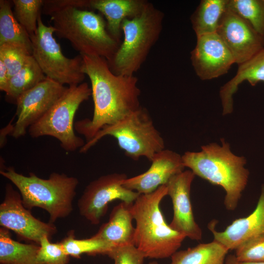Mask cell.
Segmentation results:
<instances>
[{
    "label": "cell",
    "instance_id": "1",
    "mask_svg": "<svg viewBox=\"0 0 264 264\" xmlns=\"http://www.w3.org/2000/svg\"><path fill=\"white\" fill-rule=\"evenodd\" d=\"M81 56L82 71L91 83L94 111L91 119L77 121L74 129L84 136L87 142L104 126L116 123L139 108L141 91L134 75H116L105 58Z\"/></svg>",
    "mask_w": 264,
    "mask_h": 264
},
{
    "label": "cell",
    "instance_id": "2",
    "mask_svg": "<svg viewBox=\"0 0 264 264\" xmlns=\"http://www.w3.org/2000/svg\"><path fill=\"white\" fill-rule=\"evenodd\" d=\"M201 147L198 152H186L182 158L185 167L210 183L221 186L225 192L224 204L234 210L248 181L249 172L244 167L246 159L233 154L229 144L221 139Z\"/></svg>",
    "mask_w": 264,
    "mask_h": 264
},
{
    "label": "cell",
    "instance_id": "3",
    "mask_svg": "<svg viewBox=\"0 0 264 264\" xmlns=\"http://www.w3.org/2000/svg\"><path fill=\"white\" fill-rule=\"evenodd\" d=\"M168 195L166 185L153 192L140 194L132 205L136 222L134 245L145 258L171 257L186 237L168 225L160 209V203Z\"/></svg>",
    "mask_w": 264,
    "mask_h": 264
},
{
    "label": "cell",
    "instance_id": "4",
    "mask_svg": "<svg viewBox=\"0 0 264 264\" xmlns=\"http://www.w3.org/2000/svg\"><path fill=\"white\" fill-rule=\"evenodd\" d=\"M0 174L18 189L22 203L30 210L42 208L49 215V222L68 216L73 211V200L79 183L77 178L53 172L44 179L30 173L26 176L13 167L0 169Z\"/></svg>",
    "mask_w": 264,
    "mask_h": 264
},
{
    "label": "cell",
    "instance_id": "5",
    "mask_svg": "<svg viewBox=\"0 0 264 264\" xmlns=\"http://www.w3.org/2000/svg\"><path fill=\"white\" fill-rule=\"evenodd\" d=\"M50 16L54 33L67 40L81 55L99 56L109 60L121 43L109 33L107 22L100 13L70 6Z\"/></svg>",
    "mask_w": 264,
    "mask_h": 264
},
{
    "label": "cell",
    "instance_id": "6",
    "mask_svg": "<svg viewBox=\"0 0 264 264\" xmlns=\"http://www.w3.org/2000/svg\"><path fill=\"white\" fill-rule=\"evenodd\" d=\"M164 14L150 2L142 13L121 23L124 39L114 55L107 60L116 75H133L145 61L159 38Z\"/></svg>",
    "mask_w": 264,
    "mask_h": 264
},
{
    "label": "cell",
    "instance_id": "7",
    "mask_svg": "<svg viewBox=\"0 0 264 264\" xmlns=\"http://www.w3.org/2000/svg\"><path fill=\"white\" fill-rule=\"evenodd\" d=\"M107 135L114 137L126 155L134 160L145 157L151 161L165 148L164 140L148 110L142 106L116 123L104 126L91 140L85 143L80 153H86Z\"/></svg>",
    "mask_w": 264,
    "mask_h": 264
},
{
    "label": "cell",
    "instance_id": "8",
    "mask_svg": "<svg viewBox=\"0 0 264 264\" xmlns=\"http://www.w3.org/2000/svg\"><path fill=\"white\" fill-rule=\"evenodd\" d=\"M90 96L91 89L86 82L69 86L51 109L29 128V135L33 138L53 137L67 152L80 150L85 143L75 133L74 118L81 104Z\"/></svg>",
    "mask_w": 264,
    "mask_h": 264
},
{
    "label": "cell",
    "instance_id": "9",
    "mask_svg": "<svg viewBox=\"0 0 264 264\" xmlns=\"http://www.w3.org/2000/svg\"><path fill=\"white\" fill-rule=\"evenodd\" d=\"M54 28L44 24L40 15L36 33L30 36L32 55L45 76L63 85H78L86 76L82 71L83 58L80 54L68 58L63 53L53 36Z\"/></svg>",
    "mask_w": 264,
    "mask_h": 264
},
{
    "label": "cell",
    "instance_id": "10",
    "mask_svg": "<svg viewBox=\"0 0 264 264\" xmlns=\"http://www.w3.org/2000/svg\"><path fill=\"white\" fill-rule=\"evenodd\" d=\"M124 173L103 175L91 181L78 201L80 215L91 224L100 223L106 215L110 203L114 200L132 203L140 195L123 185L127 178Z\"/></svg>",
    "mask_w": 264,
    "mask_h": 264
},
{
    "label": "cell",
    "instance_id": "11",
    "mask_svg": "<svg viewBox=\"0 0 264 264\" xmlns=\"http://www.w3.org/2000/svg\"><path fill=\"white\" fill-rule=\"evenodd\" d=\"M0 225L39 245L44 236L51 238L57 231L53 223L43 222L32 215L23 205L20 192L10 183L5 185L4 199L0 204Z\"/></svg>",
    "mask_w": 264,
    "mask_h": 264
},
{
    "label": "cell",
    "instance_id": "12",
    "mask_svg": "<svg viewBox=\"0 0 264 264\" xmlns=\"http://www.w3.org/2000/svg\"><path fill=\"white\" fill-rule=\"evenodd\" d=\"M67 87L51 79H46L21 95L18 98L11 135L24 136L29 128L40 119L62 96Z\"/></svg>",
    "mask_w": 264,
    "mask_h": 264
},
{
    "label": "cell",
    "instance_id": "13",
    "mask_svg": "<svg viewBox=\"0 0 264 264\" xmlns=\"http://www.w3.org/2000/svg\"><path fill=\"white\" fill-rule=\"evenodd\" d=\"M217 33L238 65L264 48V37L258 33L247 21L228 7Z\"/></svg>",
    "mask_w": 264,
    "mask_h": 264
},
{
    "label": "cell",
    "instance_id": "14",
    "mask_svg": "<svg viewBox=\"0 0 264 264\" xmlns=\"http://www.w3.org/2000/svg\"><path fill=\"white\" fill-rule=\"evenodd\" d=\"M197 38L196 45L191 52V60L197 76L202 80H209L227 73L235 60L218 33Z\"/></svg>",
    "mask_w": 264,
    "mask_h": 264
},
{
    "label": "cell",
    "instance_id": "15",
    "mask_svg": "<svg viewBox=\"0 0 264 264\" xmlns=\"http://www.w3.org/2000/svg\"><path fill=\"white\" fill-rule=\"evenodd\" d=\"M195 176L191 170L183 171L173 176L166 185L173 207V217L169 225L186 238L199 241L202 231L195 221L190 198Z\"/></svg>",
    "mask_w": 264,
    "mask_h": 264
},
{
    "label": "cell",
    "instance_id": "16",
    "mask_svg": "<svg viewBox=\"0 0 264 264\" xmlns=\"http://www.w3.org/2000/svg\"><path fill=\"white\" fill-rule=\"evenodd\" d=\"M151 162L148 170L126 178L123 185L139 194H150L166 185L173 176L183 171L185 168L182 156L169 150L164 149L156 153Z\"/></svg>",
    "mask_w": 264,
    "mask_h": 264
},
{
    "label": "cell",
    "instance_id": "17",
    "mask_svg": "<svg viewBox=\"0 0 264 264\" xmlns=\"http://www.w3.org/2000/svg\"><path fill=\"white\" fill-rule=\"evenodd\" d=\"M215 225V221L208 225L214 240L229 251L236 250L247 242L264 237V185L262 186L256 208L251 214L234 220L222 231H218Z\"/></svg>",
    "mask_w": 264,
    "mask_h": 264
},
{
    "label": "cell",
    "instance_id": "18",
    "mask_svg": "<svg viewBox=\"0 0 264 264\" xmlns=\"http://www.w3.org/2000/svg\"><path fill=\"white\" fill-rule=\"evenodd\" d=\"M132 204L122 201L114 206L109 220L92 237L110 243L114 247L134 245Z\"/></svg>",
    "mask_w": 264,
    "mask_h": 264
},
{
    "label": "cell",
    "instance_id": "19",
    "mask_svg": "<svg viewBox=\"0 0 264 264\" xmlns=\"http://www.w3.org/2000/svg\"><path fill=\"white\" fill-rule=\"evenodd\" d=\"M148 2L145 0H89L90 9L97 10L104 16L107 30L120 42L123 21L140 15Z\"/></svg>",
    "mask_w": 264,
    "mask_h": 264
},
{
    "label": "cell",
    "instance_id": "20",
    "mask_svg": "<svg viewBox=\"0 0 264 264\" xmlns=\"http://www.w3.org/2000/svg\"><path fill=\"white\" fill-rule=\"evenodd\" d=\"M229 250L214 240L182 250L171 257L169 264H224Z\"/></svg>",
    "mask_w": 264,
    "mask_h": 264
},
{
    "label": "cell",
    "instance_id": "21",
    "mask_svg": "<svg viewBox=\"0 0 264 264\" xmlns=\"http://www.w3.org/2000/svg\"><path fill=\"white\" fill-rule=\"evenodd\" d=\"M228 0H201L191 17L197 37L216 33L227 9Z\"/></svg>",
    "mask_w": 264,
    "mask_h": 264
},
{
    "label": "cell",
    "instance_id": "22",
    "mask_svg": "<svg viewBox=\"0 0 264 264\" xmlns=\"http://www.w3.org/2000/svg\"><path fill=\"white\" fill-rule=\"evenodd\" d=\"M39 245L20 242L12 239L8 229L0 228V264H42L37 259Z\"/></svg>",
    "mask_w": 264,
    "mask_h": 264
},
{
    "label": "cell",
    "instance_id": "23",
    "mask_svg": "<svg viewBox=\"0 0 264 264\" xmlns=\"http://www.w3.org/2000/svg\"><path fill=\"white\" fill-rule=\"evenodd\" d=\"M32 55L22 67L9 79L5 91V99L16 104L19 96L46 79Z\"/></svg>",
    "mask_w": 264,
    "mask_h": 264
},
{
    "label": "cell",
    "instance_id": "24",
    "mask_svg": "<svg viewBox=\"0 0 264 264\" xmlns=\"http://www.w3.org/2000/svg\"><path fill=\"white\" fill-rule=\"evenodd\" d=\"M6 44L21 46L32 55V43L28 33L15 17L10 2L0 0V45Z\"/></svg>",
    "mask_w": 264,
    "mask_h": 264
},
{
    "label": "cell",
    "instance_id": "25",
    "mask_svg": "<svg viewBox=\"0 0 264 264\" xmlns=\"http://www.w3.org/2000/svg\"><path fill=\"white\" fill-rule=\"evenodd\" d=\"M60 243L66 253L75 258H80L83 254L107 255L114 247L110 243L92 237L86 239H75L73 230L69 231Z\"/></svg>",
    "mask_w": 264,
    "mask_h": 264
},
{
    "label": "cell",
    "instance_id": "26",
    "mask_svg": "<svg viewBox=\"0 0 264 264\" xmlns=\"http://www.w3.org/2000/svg\"><path fill=\"white\" fill-rule=\"evenodd\" d=\"M227 7L264 37V0H228Z\"/></svg>",
    "mask_w": 264,
    "mask_h": 264
},
{
    "label": "cell",
    "instance_id": "27",
    "mask_svg": "<svg viewBox=\"0 0 264 264\" xmlns=\"http://www.w3.org/2000/svg\"><path fill=\"white\" fill-rule=\"evenodd\" d=\"M13 13L18 22L29 36L34 35L38 28V19L41 15L44 0H13Z\"/></svg>",
    "mask_w": 264,
    "mask_h": 264
},
{
    "label": "cell",
    "instance_id": "28",
    "mask_svg": "<svg viewBox=\"0 0 264 264\" xmlns=\"http://www.w3.org/2000/svg\"><path fill=\"white\" fill-rule=\"evenodd\" d=\"M30 55L21 46L10 44L0 45V60L7 69L9 79L22 67Z\"/></svg>",
    "mask_w": 264,
    "mask_h": 264
},
{
    "label": "cell",
    "instance_id": "29",
    "mask_svg": "<svg viewBox=\"0 0 264 264\" xmlns=\"http://www.w3.org/2000/svg\"><path fill=\"white\" fill-rule=\"evenodd\" d=\"M37 255L38 261L42 264H67L69 257L65 251L60 242L52 243L50 238L44 236L39 244Z\"/></svg>",
    "mask_w": 264,
    "mask_h": 264
},
{
    "label": "cell",
    "instance_id": "30",
    "mask_svg": "<svg viewBox=\"0 0 264 264\" xmlns=\"http://www.w3.org/2000/svg\"><path fill=\"white\" fill-rule=\"evenodd\" d=\"M235 251L239 262L264 263V237L247 242Z\"/></svg>",
    "mask_w": 264,
    "mask_h": 264
},
{
    "label": "cell",
    "instance_id": "31",
    "mask_svg": "<svg viewBox=\"0 0 264 264\" xmlns=\"http://www.w3.org/2000/svg\"><path fill=\"white\" fill-rule=\"evenodd\" d=\"M114 264H144L145 259L134 245L113 247L107 254Z\"/></svg>",
    "mask_w": 264,
    "mask_h": 264
},
{
    "label": "cell",
    "instance_id": "32",
    "mask_svg": "<svg viewBox=\"0 0 264 264\" xmlns=\"http://www.w3.org/2000/svg\"><path fill=\"white\" fill-rule=\"evenodd\" d=\"M70 6L90 9L89 0H44L42 11L44 14L50 16L55 12Z\"/></svg>",
    "mask_w": 264,
    "mask_h": 264
},
{
    "label": "cell",
    "instance_id": "33",
    "mask_svg": "<svg viewBox=\"0 0 264 264\" xmlns=\"http://www.w3.org/2000/svg\"><path fill=\"white\" fill-rule=\"evenodd\" d=\"M252 63L256 74L264 82V48L253 57Z\"/></svg>",
    "mask_w": 264,
    "mask_h": 264
},
{
    "label": "cell",
    "instance_id": "34",
    "mask_svg": "<svg viewBox=\"0 0 264 264\" xmlns=\"http://www.w3.org/2000/svg\"><path fill=\"white\" fill-rule=\"evenodd\" d=\"M8 81L7 69L3 62L0 60V90L1 91L5 92Z\"/></svg>",
    "mask_w": 264,
    "mask_h": 264
},
{
    "label": "cell",
    "instance_id": "35",
    "mask_svg": "<svg viewBox=\"0 0 264 264\" xmlns=\"http://www.w3.org/2000/svg\"><path fill=\"white\" fill-rule=\"evenodd\" d=\"M235 255H228L227 256L224 264H238Z\"/></svg>",
    "mask_w": 264,
    "mask_h": 264
},
{
    "label": "cell",
    "instance_id": "36",
    "mask_svg": "<svg viewBox=\"0 0 264 264\" xmlns=\"http://www.w3.org/2000/svg\"><path fill=\"white\" fill-rule=\"evenodd\" d=\"M238 264H264L262 262H239Z\"/></svg>",
    "mask_w": 264,
    "mask_h": 264
},
{
    "label": "cell",
    "instance_id": "37",
    "mask_svg": "<svg viewBox=\"0 0 264 264\" xmlns=\"http://www.w3.org/2000/svg\"><path fill=\"white\" fill-rule=\"evenodd\" d=\"M148 264H158L156 261H153V262H150Z\"/></svg>",
    "mask_w": 264,
    "mask_h": 264
}]
</instances>
